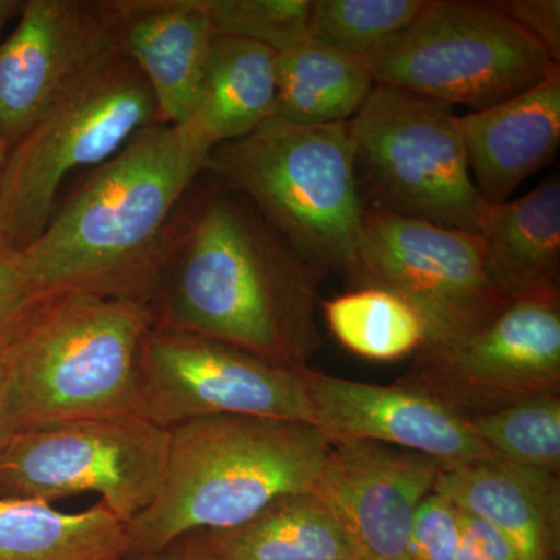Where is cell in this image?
Wrapping results in <instances>:
<instances>
[{
  "instance_id": "16",
  "label": "cell",
  "mask_w": 560,
  "mask_h": 560,
  "mask_svg": "<svg viewBox=\"0 0 560 560\" xmlns=\"http://www.w3.org/2000/svg\"><path fill=\"white\" fill-rule=\"evenodd\" d=\"M120 51L147 81L162 124L197 105L215 39L201 0H109Z\"/></svg>"
},
{
  "instance_id": "19",
  "label": "cell",
  "mask_w": 560,
  "mask_h": 560,
  "mask_svg": "<svg viewBox=\"0 0 560 560\" xmlns=\"http://www.w3.org/2000/svg\"><path fill=\"white\" fill-rule=\"evenodd\" d=\"M278 54L253 40L215 36L200 97L175 127L191 147L209 154L246 138L275 116Z\"/></svg>"
},
{
  "instance_id": "13",
  "label": "cell",
  "mask_w": 560,
  "mask_h": 560,
  "mask_svg": "<svg viewBox=\"0 0 560 560\" xmlns=\"http://www.w3.org/2000/svg\"><path fill=\"white\" fill-rule=\"evenodd\" d=\"M0 40V143L13 149L81 77L120 51L109 0H27Z\"/></svg>"
},
{
  "instance_id": "21",
  "label": "cell",
  "mask_w": 560,
  "mask_h": 560,
  "mask_svg": "<svg viewBox=\"0 0 560 560\" xmlns=\"http://www.w3.org/2000/svg\"><path fill=\"white\" fill-rule=\"evenodd\" d=\"M202 533L224 560H368L313 490L280 497L234 528Z\"/></svg>"
},
{
  "instance_id": "5",
  "label": "cell",
  "mask_w": 560,
  "mask_h": 560,
  "mask_svg": "<svg viewBox=\"0 0 560 560\" xmlns=\"http://www.w3.org/2000/svg\"><path fill=\"white\" fill-rule=\"evenodd\" d=\"M149 305L91 294L46 300L0 363L20 430L135 415Z\"/></svg>"
},
{
  "instance_id": "11",
  "label": "cell",
  "mask_w": 560,
  "mask_h": 560,
  "mask_svg": "<svg viewBox=\"0 0 560 560\" xmlns=\"http://www.w3.org/2000/svg\"><path fill=\"white\" fill-rule=\"evenodd\" d=\"M410 383L464 419L560 396V289L512 298L485 327L415 353Z\"/></svg>"
},
{
  "instance_id": "34",
  "label": "cell",
  "mask_w": 560,
  "mask_h": 560,
  "mask_svg": "<svg viewBox=\"0 0 560 560\" xmlns=\"http://www.w3.org/2000/svg\"><path fill=\"white\" fill-rule=\"evenodd\" d=\"M22 7H24L22 0H0V40H2L7 24L20 16Z\"/></svg>"
},
{
  "instance_id": "25",
  "label": "cell",
  "mask_w": 560,
  "mask_h": 560,
  "mask_svg": "<svg viewBox=\"0 0 560 560\" xmlns=\"http://www.w3.org/2000/svg\"><path fill=\"white\" fill-rule=\"evenodd\" d=\"M466 420L497 458L560 474V396L536 397Z\"/></svg>"
},
{
  "instance_id": "10",
  "label": "cell",
  "mask_w": 560,
  "mask_h": 560,
  "mask_svg": "<svg viewBox=\"0 0 560 560\" xmlns=\"http://www.w3.org/2000/svg\"><path fill=\"white\" fill-rule=\"evenodd\" d=\"M357 287H381L408 302L425 329L422 348L474 334L511 301L490 279L480 234L370 206Z\"/></svg>"
},
{
  "instance_id": "12",
  "label": "cell",
  "mask_w": 560,
  "mask_h": 560,
  "mask_svg": "<svg viewBox=\"0 0 560 560\" xmlns=\"http://www.w3.org/2000/svg\"><path fill=\"white\" fill-rule=\"evenodd\" d=\"M301 372L201 335L151 327L140 349L135 415L167 430L212 415L313 425Z\"/></svg>"
},
{
  "instance_id": "15",
  "label": "cell",
  "mask_w": 560,
  "mask_h": 560,
  "mask_svg": "<svg viewBox=\"0 0 560 560\" xmlns=\"http://www.w3.org/2000/svg\"><path fill=\"white\" fill-rule=\"evenodd\" d=\"M313 425L329 441H370L459 466L497 458L469 423L427 390L399 382L374 385L302 370Z\"/></svg>"
},
{
  "instance_id": "1",
  "label": "cell",
  "mask_w": 560,
  "mask_h": 560,
  "mask_svg": "<svg viewBox=\"0 0 560 560\" xmlns=\"http://www.w3.org/2000/svg\"><path fill=\"white\" fill-rule=\"evenodd\" d=\"M326 276L245 197L202 172L168 221L151 319L307 370L323 345L316 312Z\"/></svg>"
},
{
  "instance_id": "35",
  "label": "cell",
  "mask_w": 560,
  "mask_h": 560,
  "mask_svg": "<svg viewBox=\"0 0 560 560\" xmlns=\"http://www.w3.org/2000/svg\"><path fill=\"white\" fill-rule=\"evenodd\" d=\"M7 154H9V150L0 143V183H2L3 165H5Z\"/></svg>"
},
{
  "instance_id": "26",
  "label": "cell",
  "mask_w": 560,
  "mask_h": 560,
  "mask_svg": "<svg viewBox=\"0 0 560 560\" xmlns=\"http://www.w3.org/2000/svg\"><path fill=\"white\" fill-rule=\"evenodd\" d=\"M429 0H312L308 39L368 58L404 31Z\"/></svg>"
},
{
  "instance_id": "24",
  "label": "cell",
  "mask_w": 560,
  "mask_h": 560,
  "mask_svg": "<svg viewBox=\"0 0 560 560\" xmlns=\"http://www.w3.org/2000/svg\"><path fill=\"white\" fill-rule=\"evenodd\" d=\"M320 308L331 335L361 359H407L425 345V329L415 308L381 287H357L334 300H320Z\"/></svg>"
},
{
  "instance_id": "17",
  "label": "cell",
  "mask_w": 560,
  "mask_h": 560,
  "mask_svg": "<svg viewBox=\"0 0 560 560\" xmlns=\"http://www.w3.org/2000/svg\"><path fill=\"white\" fill-rule=\"evenodd\" d=\"M471 180L490 206L550 164L560 145V70L536 86L458 117Z\"/></svg>"
},
{
  "instance_id": "20",
  "label": "cell",
  "mask_w": 560,
  "mask_h": 560,
  "mask_svg": "<svg viewBox=\"0 0 560 560\" xmlns=\"http://www.w3.org/2000/svg\"><path fill=\"white\" fill-rule=\"evenodd\" d=\"M481 237L490 279L508 300L540 287L559 285L558 176L518 200L490 206Z\"/></svg>"
},
{
  "instance_id": "30",
  "label": "cell",
  "mask_w": 560,
  "mask_h": 560,
  "mask_svg": "<svg viewBox=\"0 0 560 560\" xmlns=\"http://www.w3.org/2000/svg\"><path fill=\"white\" fill-rule=\"evenodd\" d=\"M490 5L510 18L547 51L556 65H560L559 0H500Z\"/></svg>"
},
{
  "instance_id": "22",
  "label": "cell",
  "mask_w": 560,
  "mask_h": 560,
  "mask_svg": "<svg viewBox=\"0 0 560 560\" xmlns=\"http://www.w3.org/2000/svg\"><path fill=\"white\" fill-rule=\"evenodd\" d=\"M128 547L127 525L102 501L69 514L0 497V560H119Z\"/></svg>"
},
{
  "instance_id": "8",
  "label": "cell",
  "mask_w": 560,
  "mask_h": 560,
  "mask_svg": "<svg viewBox=\"0 0 560 560\" xmlns=\"http://www.w3.org/2000/svg\"><path fill=\"white\" fill-rule=\"evenodd\" d=\"M375 83L442 105L490 108L560 70L490 2L429 0L368 58Z\"/></svg>"
},
{
  "instance_id": "9",
  "label": "cell",
  "mask_w": 560,
  "mask_h": 560,
  "mask_svg": "<svg viewBox=\"0 0 560 560\" xmlns=\"http://www.w3.org/2000/svg\"><path fill=\"white\" fill-rule=\"evenodd\" d=\"M171 431L138 415L18 431L0 453V497L54 503L94 492L125 525L161 493Z\"/></svg>"
},
{
  "instance_id": "23",
  "label": "cell",
  "mask_w": 560,
  "mask_h": 560,
  "mask_svg": "<svg viewBox=\"0 0 560 560\" xmlns=\"http://www.w3.org/2000/svg\"><path fill=\"white\" fill-rule=\"evenodd\" d=\"M375 86L370 62L307 39L276 58V119L302 127L353 119Z\"/></svg>"
},
{
  "instance_id": "29",
  "label": "cell",
  "mask_w": 560,
  "mask_h": 560,
  "mask_svg": "<svg viewBox=\"0 0 560 560\" xmlns=\"http://www.w3.org/2000/svg\"><path fill=\"white\" fill-rule=\"evenodd\" d=\"M459 512L444 497L430 493L412 529V560H458Z\"/></svg>"
},
{
  "instance_id": "4",
  "label": "cell",
  "mask_w": 560,
  "mask_h": 560,
  "mask_svg": "<svg viewBox=\"0 0 560 560\" xmlns=\"http://www.w3.org/2000/svg\"><path fill=\"white\" fill-rule=\"evenodd\" d=\"M205 173L245 197L305 260L357 287L366 202L349 121L302 127L272 117L210 151Z\"/></svg>"
},
{
  "instance_id": "31",
  "label": "cell",
  "mask_w": 560,
  "mask_h": 560,
  "mask_svg": "<svg viewBox=\"0 0 560 560\" xmlns=\"http://www.w3.org/2000/svg\"><path fill=\"white\" fill-rule=\"evenodd\" d=\"M458 512V560H522L499 530L474 515Z\"/></svg>"
},
{
  "instance_id": "27",
  "label": "cell",
  "mask_w": 560,
  "mask_h": 560,
  "mask_svg": "<svg viewBox=\"0 0 560 560\" xmlns=\"http://www.w3.org/2000/svg\"><path fill=\"white\" fill-rule=\"evenodd\" d=\"M217 36L253 40L276 54L308 39L312 0H201Z\"/></svg>"
},
{
  "instance_id": "7",
  "label": "cell",
  "mask_w": 560,
  "mask_h": 560,
  "mask_svg": "<svg viewBox=\"0 0 560 560\" xmlns=\"http://www.w3.org/2000/svg\"><path fill=\"white\" fill-rule=\"evenodd\" d=\"M349 128L370 208L481 235L490 205L471 180L451 106L375 83Z\"/></svg>"
},
{
  "instance_id": "33",
  "label": "cell",
  "mask_w": 560,
  "mask_h": 560,
  "mask_svg": "<svg viewBox=\"0 0 560 560\" xmlns=\"http://www.w3.org/2000/svg\"><path fill=\"white\" fill-rule=\"evenodd\" d=\"M20 431L13 397H11L9 375L0 363V453L5 451L11 438Z\"/></svg>"
},
{
  "instance_id": "32",
  "label": "cell",
  "mask_w": 560,
  "mask_h": 560,
  "mask_svg": "<svg viewBox=\"0 0 560 560\" xmlns=\"http://www.w3.org/2000/svg\"><path fill=\"white\" fill-rule=\"evenodd\" d=\"M119 560H224L210 548L205 533H191L172 541L160 551L149 555L125 556Z\"/></svg>"
},
{
  "instance_id": "18",
  "label": "cell",
  "mask_w": 560,
  "mask_h": 560,
  "mask_svg": "<svg viewBox=\"0 0 560 560\" xmlns=\"http://www.w3.org/2000/svg\"><path fill=\"white\" fill-rule=\"evenodd\" d=\"M434 493L499 530L522 560H560V477L492 458L441 467Z\"/></svg>"
},
{
  "instance_id": "2",
  "label": "cell",
  "mask_w": 560,
  "mask_h": 560,
  "mask_svg": "<svg viewBox=\"0 0 560 560\" xmlns=\"http://www.w3.org/2000/svg\"><path fill=\"white\" fill-rule=\"evenodd\" d=\"M206 160L173 125L136 132L58 202L43 234L21 250L39 290L149 305L168 221Z\"/></svg>"
},
{
  "instance_id": "28",
  "label": "cell",
  "mask_w": 560,
  "mask_h": 560,
  "mask_svg": "<svg viewBox=\"0 0 560 560\" xmlns=\"http://www.w3.org/2000/svg\"><path fill=\"white\" fill-rule=\"evenodd\" d=\"M46 300L20 250L0 245V359Z\"/></svg>"
},
{
  "instance_id": "14",
  "label": "cell",
  "mask_w": 560,
  "mask_h": 560,
  "mask_svg": "<svg viewBox=\"0 0 560 560\" xmlns=\"http://www.w3.org/2000/svg\"><path fill=\"white\" fill-rule=\"evenodd\" d=\"M440 460L370 441H329L313 493L335 512L368 560H412L422 501Z\"/></svg>"
},
{
  "instance_id": "3",
  "label": "cell",
  "mask_w": 560,
  "mask_h": 560,
  "mask_svg": "<svg viewBox=\"0 0 560 560\" xmlns=\"http://www.w3.org/2000/svg\"><path fill=\"white\" fill-rule=\"evenodd\" d=\"M161 493L127 525V556L200 530L230 529L315 486L329 440L311 423L212 415L173 427Z\"/></svg>"
},
{
  "instance_id": "6",
  "label": "cell",
  "mask_w": 560,
  "mask_h": 560,
  "mask_svg": "<svg viewBox=\"0 0 560 560\" xmlns=\"http://www.w3.org/2000/svg\"><path fill=\"white\" fill-rule=\"evenodd\" d=\"M147 81L121 51L81 77L7 154L0 183V245L24 250L43 234L66 180L109 161L158 124Z\"/></svg>"
}]
</instances>
